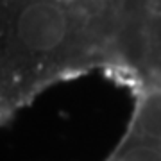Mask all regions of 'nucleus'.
<instances>
[{"label":"nucleus","instance_id":"1","mask_svg":"<svg viewBox=\"0 0 161 161\" xmlns=\"http://www.w3.org/2000/svg\"><path fill=\"white\" fill-rule=\"evenodd\" d=\"M131 0H2L0 113L92 70L125 82Z\"/></svg>","mask_w":161,"mask_h":161},{"label":"nucleus","instance_id":"2","mask_svg":"<svg viewBox=\"0 0 161 161\" xmlns=\"http://www.w3.org/2000/svg\"><path fill=\"white\" fill-rule=\"evenodd\" d=\"M131 92L129 124L104 161H161V80L136 84Z\"/></svg>","mask_w":161,"mask_h":161}]
</instances>
